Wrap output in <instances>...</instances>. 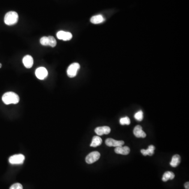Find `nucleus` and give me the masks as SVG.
<instances>
[{
  "label": "nucleus",
  "mask_w": 189,
  "mask_h": 189,
  "mask_svg": "<svg viewBox=\"0 0 189 189\" xmlns=\"http://www.w3.org/2000/svg\"><path fill=\"white\" fill-rule=\"evenodd\" d=\"M33 58L30 55H26L23 58V63L27 68H31L33 65Z\"/></svg>",
  "instance_id": "12"
},
{
  "label": "nucleus",
  "mask_w": 189,
  "mask_h": 189,
  "mask_svg": "<svg viewBox=\"0 0 189 189\" xmlns=\"http://www.w3.org/2000/svg\"><path fill=\"white\" fill-rule=\"evenodd\" d=\"M134 117H135V119L138 121H141L142 120L143 118H144V114H143L142 111L139 110V111L136 112L135 114Z\"/></svg>",
  "instance_id": "18"
},
{
  "label": "nucleus",
  "mask_w": 189,
  "mask_h": 189,
  "mask_svg": "<svg viewBox=\"0 0 189 189\" xmlns=\"http://www.w3.org/2000/svg\"><path fill=\"white\" fill-rule=\"evenodd\" d=\"M40 43L43 46H49V41L48 37H42L40 40Z\"/></svg>",
  "instance_id": "20"
},
{
  "label": "nucleus",
  "mask_w": 189,
  "mask_h": 189,
  "mask_svg": "<svg viewBox=\"0 0 189 189\" xmlns=\"http://www.w3.org/2000/svg\"><path fill=\"white\" fill-rule=\"evenodd\" d=\"M2 64H1V63H0V68H1V67H2Z\"/></svg>",
  "instance_id": "24"
},
{
  "label": "nucleus",
  "mask_w": 189,
  "mask_h": 189,
  "mask_svg": "<svg viewBox=\"0 0 189 189\" xmlns=\"http://www.w3.org/2000/svg\"><path fill=\"white\" fill-rule=\"evenodd\" d=\"M100 157V154L98 151H93L88 154L86 158V162L88 164H92L98 161Z\"/></svg>",
  "instance_id": "5"
},
{
  "label": "nucleus",
  "mask_w": 189,
  "mask_h": 189,
  "mask_svg": "<svg viewBox=\"0 0 189 189\" xmlns=\"http://www.w3.org/2000/svg\"><path fill=\"white\" fill-rule=\"evenodd\" d=\"M48 37V39H49V46H50L52 47H55L56 46V44H57V42H56L55 39L54 37L52 36H49Z\"/></svg>",
  "instance_id": "21"
},
{
  "label": "nucleus",
  "mask_w": 189,
  "mask_h": 189,
  "mask_svg": "<svg viewBox=\"0 0 189 189\" xmlns=\"http://www.w3.org/2000/svg\"><path fill=\"white\" fill-rule=\"evenodd\" d=\"M19 15L16 12L10 11L5 14L4 16V23L7 25H13L18 23Z\"/></svg>",
  "instance_id": "2"
},
{
  "label": "nucleus",
  "mask_w": 189,
  "mask_h": 189,
  "mask_svg": "<svg viewBox=\"0 0 189 189\" xmlns=\"http://www.w3.org/2000/svg\"><path fill=\"white\" fill-rule=\"evenodd\" d=\"M56 35H57L58 39L64 40V41L70 40L73 37V35L70 32L63 31H61L57 32Z\"/></svg>",
  "instance_id": "7"
},
{
  "label": "nucleus",
  "mask_w": 189,
  "mask_h": 189,
  "mask_svg": "<svg viewBox=\"0 0 189 189\" xmlns=\"http://www.w3.org/2000/svg\"><path fill=\"white\" fill-rule=\"evenodd\" d=\"M35 75L39 79L43 80L47 77L48 75V72L45 67H40L37 68L36 70L35 71Z\"/></svg>",
  "instance_id": "6"
},
{
  "label": "nucleus",
  "mask_w": 189,
  "mask_h": 189,
  "mask_svg": "<svg viewBox=\"0 0 189 189\" xmlns=\"http://www.w3.org/2000/svg\"><path fill=\"white\" fill-rule=\"evenodd\" d=\"M25 157L22 154H15L9 158V162L12 165H20L24 161Z\"/></svg>",
  "instance_id": "4"
},
{
  "label": "nucleus",
  "mask_w": 189,
  "mask_h": 189,
  "mask_svg": "<svg viewBox=\"0 0 189 189\" xmlns=\"http://www.w3.org/2000/svg\"><path fill=\"white\" fill-rule=\"evenodd\" d=\"M119 123L121 125H129L130 124V120L128 117H125L121 118L119 120Z\"/></svg>",
  "instance_id": "19"
},
{
  "label": "nucleus",
  "mask_w": 189,
  "mask_h": 189,
  "mask_svg": "<svg viewBox=\"0 0 189 189\" xmlns=\"http://www.w3.org/2000/svg\"><path fill=\"white\" fill-rule=\"evenodd\" d=\"M154 150H155V147L154 145H149L148 148L147 150L142 149L140 151L144 156H152L153 154H154Z\"/></svg>",
  "instance_id": "13"
},
{
  "label": "nucleus",
  "mask_w": 189,
  "mask_h": 189,
  "mask_svg": "<svg viewBox=\"0 0 189 189\" xmlns=\"http://www.w3.org/2000/svg\"><path fill=\"white\" fill-rule=\"evenodd\" d=\"M133 134L137 138H144L146 136V133L142 130V128L140 125H137L133 129Z\"/></svg>",
  "instance_id": "10"
},
{
  "label": "nucleus",
  "mask_w": 189,
  "mask_h": 189,
  "mask_svg": "<svg viewBox=\"0 0 189 189\" xmlns=\"http://www.w3.org/2000/svg\"><path fill=\"white\" fill-rule=\"evenodd\" d=\"M80 68V65L78 63H74L69 65L67 70V73L68 77L73 78L77 75V72Z\"/></svg>",
  "instance_id": "3"
},
{
  "label": "nucleus",
  "mask_w": 189,
  "mask_h": 189,
  "mask_svg": "<svg viewBox=\"0 0 189 189\" xmlns=\"http://www.w3.org/2000/svg\"><path fill=\"white\" fill-rule=\"evenodd\" d=\"M105 144L108 147H117L124 145V142L121 140L118 141V140H114V139L108 138L106 140Z\"/></svg>",
  "instance_id": "8"
},
{
  "label": "nucleus",
  "mask_w": 189,
  "mask_h": 189,
  "mask_svg": "<svg viewBox=\"0 0 189 189\" xmlns=\"http://www.w3.org/2000/svg\"><path fill=\"white\" fill-rule=\"evenodd\" d=\"M10 189H23V186L19 183H16L13 184Z\"/></svg>",
  "instance_id": "22"
},
{
  "label": "nucleus",
  "mask_w": 189,
  "mask_h": 189,
  "mask_svg": "<svg viewBox=\"0 0 189 189\" xmlns=\"http://www.w3.org/2000/svg\"><path fill=\"white\" fill-rule=\"evenodd\" d=\"M184 187L186 188V189H189V182H186L185 184H184Z\"/></svg>",
  "instance_id": "23"
},
{
  "label": "nucleus",
  "mask_w": 189,
  "mask_h": 189,
  "mask_svg": "<svg viewBox=\"0 0 189 189\" xmlns=\"http://www.w3.org/2000/svg\"><path fill=\"white\" fill-rule=\"evenodd\" d=\"M181 157L178 154H175L172 157L170 165L172 167H177L180 163Z\"/></svg>",
  "instance_id": "15"
},
{
  "label": "nucleus",
  "mask_w": 189,
  "mask_h": 189,
  "mask_svg": "<svg viewBox=\"0 0 189 189\" xmlns=\"http://www.w3.org/2000/svg\"><path fill=\"white\" fill-rule=\"evenodd\" d=\"M94 131L98 136H102L103 135H108L110 133L111 129L108 126L98 127L95 129Z\"/></svg>",
  "instance_id": "9"
},
{
  "label": "nucleus",
  "mask_w": 189,
  "mask_h": 189,
  "mask_svg": "<svg viewBox=\"0 0 189 189\" xmlns=\"http://www.w3.org/2000/svg\"><path fill=\"white\" fill-rule=\"evenodd\" d=\"M102 139L99 136H94L93 138L92 141H91L90 146L92 147H98L99 145H101L102 144Z\"/></svg>",
  "instance_id": "16"
},
{
  "label": "nucleus",
  "mask_w": 189,
  "mask_h": 189,
  "mask_svg": "<svg viewBox=\"0 0 189 189\" xmlns=\"http://www.w3.org/2000/svg\"><path fill=\"white\" fill-rule=\"evenodd\" d=\"M2 101L6 105L16 104L19 101V96L14 92H7L2 96Z\"/></svg>",
  "instance_id": "1"
},
{
  "label": "nucleus",
  "mask_w": 189,
  "mask_h": 189,
  "mask_svg": "<svg viewBox=\"0 0 189 189\" xmlns=\"http://www.w3.org/2000/svg\"><path fill=\"white\" fill-rule=\"evenodd\" d=\"M130 151L129 147L127 146H119V147H116L115 149V152L117 154H123V155H127L129 154Z\"/></svg>",
  "instance_id": "11"
},
{
  "label": "nucleus",
  "mask_w": 189,
  "mask_h": 189,
  "mask_svg": "<svg viewBox=\"0 0 189 189\" xmlns=\"http://www.w3.org/2000/svg\"><path fill=\"white\" fill-rule=\"evenodd\" d=\"M105 21V19L102 15H97L93 16L90 19V22L91 23L94 24H98L103 23Z\"/></svg>",
  "instance_id": "14"
},
{
  "label": "nucleus",
  "mask_w": 189,
  "mask_h": 189,
  "mask_svg": "<svg viewBox=\"0 0 189 189\" xmlns=\"http://www.w3.org/2000/svg\"><path fill=\"white\" fill-rule=\"evenodd\" d=\"M175 177V174L173 172L171 171H166L163 175L162 181L164 182H166L169 180H173Z\"/></svg>",
  "instance_id": "17"
}]
</instances>
